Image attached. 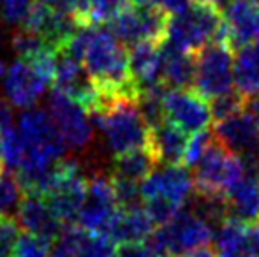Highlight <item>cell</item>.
<instances>
[{"mask_svg": "<svg viewBox=\"0 0 259 257\" xmlns=\"http://www.w3.org/2000/svg\"><path fill=\"white\" fill-rule=\"evenodd\" d=\"M83 233H85V229H81L78 224H64L60 233L50 243V257H76Z\"/></svg>", "mask_w": 259, "mask_h": 257, "instance_id": "83f0119b", "label": "cell"}, {"mask_svg": "<svg viewBox=\"0 0 259 257\" xmlns=\"http://www.w3.org/2000/svg\"><path fill=\"white\" fill-rule=\"evenodd\" d=\"M53 88L76 100L89 113L99 106V90L92 76L87 72L81 60L65 52H57Z\"/></svg>", "mask_w": 259, "mask_h": 257, "instance_id": "7c38bea8", "label": "cell"}, {"mask_svg": "<svg viewBox=\"0 0 259 257\" xmlns=\"http://www.w3.org/2000/svg\"><path fill=\"white\" fill-rule=\"evenodd\" d=\"M213 134L226 150L242 157L247 171L259 175V117L242 108L215 122Z\"/></svg>", "mask_w": 259, "mask_h": 257, "instance_id": "52a82bcc", "label": "cell"}, {"mask_svg": "<svg viewBox=\"0 0 259 257\" xmlns=\"http://www.w3.org/2000/svg\"><path fill=\"white\" fill-rule=\"evenodd\" d=\"M50 243L52 241L41 236L23 233L18 236L13 257H50Z\"/></svg>", "mask_w": 259, "mask_h": 257, "instance_id": "1f68e13d", "label": "cell"}, {"mask_svg": "<svg viewBox=\"0 0 259 257\" xmlns=\"http://www.w3.org/2000/svg\"><path fill=\"white\" fill-rule=\"evenodd\" d=\"M115 241L106 233H90L85 231L79 240L76 257H115Z\"/></svg>", "mask_w": 259, "mask_h": 257, "instance_id": "f1b7e54d", "label": "cell"}, {"mask_svg": "<svg viewBox=\"0 0 259 257\" xmlns=\"http://www.w3.org/2000/svg\"><path fill=\"white\" fill-rule=\"evenodd\" d=\"M0 219H2V215H0Z\"/></svg>", "mask_w": 259, "mask_h": 257, "instance_id": "7bdbcfd3", "label": "cell"}, {"mask_svg": "<svg viewBox=\"0 0 259 257\" xmlns=\"http://www.w3.org/2000/svg\"><path fill=\"white\" fill-rule=\"evenodd\" d=\"M222 13L210 4L191 2L167 16L162 41L196 53L213 41H222Z\"/></svg>", "mask_w": 259, "mask_h": 257, "instance_id": "3957f363", "label": "cell"}, {"mask_svg": "<svg viewBox=\"0 0 259 257\" xmlns=\"http://www.w3.org/2000/svg\"><path fill=\"white\" fill-rule=\"evenodd\" d=\"M0 162L9 171H18L25 155V141L20 132L9 129L6 132H0Z\"/></svg>", "mask_w": 259, "mask_h": 257, "instance_id": "4316f807", "label": "cell"}, {"mask_svg": "<svg viewBox=\"0 0 259 257\" xmlns=\"http://www.w3.org/2000/svg\"><path fill=\"white\" fill-rule=\"evenodd\" d=\"M45 48H52V46L41 35L34 34V32L20 28V30L13 34V49L16 52L18 59L28 60L34 55H37L39 52H42Z\"/></svg>", "mask_w": 259, "mask_h": 257, "instance_id": "f546056e", "label": "cell"}, {"mask_svg": "<svg viewBox=\"0 0 259 257\" xmlns=\"http://www.w3.org/2000/svg\"><path fill=\"white\" fill-rule=\"evenodd\" d=\"M6 72H7V67H6V62H4L2 59H0V79L6 76Z\"/></svg>", "mask_w": 259, "mask_h": 257, "instance_id": "ab89813d", "label": "cell"}, {"mask_svg": "<svg viewBox=\"0 0 259 257\" xmlns=\"http://www.w3.org/2000/svg\"><path fill=\"white\" fill-rule=\"evenodd\" d=\"M58 52H65L81 60L99 90V106L120 97L138 99V86L129 71L127 49L108 27L79 25Z\"/></svg>", "mask_w": 259, "mask_h": 257, "instance_id": "6da1fadb", "label": "cell"}, {"mask_svg": "<svg viewBox=\"0 0 259 257\" xmlns=\"http://www.w3.org/2000/svg\"><path fill=\"white\" fill-rule=\"evenodd\" d=\"M42 2L45 6L52 7L55 11H60V13H67L74 18L76 11H78V6H79V0H39Z\"/></svg>", "mask_w": 259, "mask_h": 257, "instance_id": "8d00e7d4", "label": "cell"}, {"mask_svg": "<svg viewBox=\"0 0 259 257\" xmlns=\"http://www.w3.org/2000/svg\"><path fill=\"white\" fill-rule=\"evenodd\" d=\"M155 161L148 148H136V150L125 151L122 155H116L111 168V176L122 180H131V182L140 183L152 169L155 168Z\"/></svg>", "mask_w": 259, "mask_h": 257, "instance_id": "cb8c5ba5", "label": "cell"}, {"mask_svg": "<svg viewBox=\"0 0 259 257\" xmlns=\"http://www.w3.org/2000/svg\"><path fill=\"white\" fill-rule=\"evenodd\" d=\"M154 229L155 222L147 210L141 208L140 204L131 208H118L106 234L115 243H136V241L148 240Z\"/></svg>", "mask_w": 259, "mask_h": 257, "instance_id": "ffe728a7", "label": "cell"}, {"mask_svg": "<svg viewBox=\"0 0 259 257\" xmlns=\"http://www.w3.org/2000/svg\"><path fill=\"white\" fill-rule=\"evenodd\" d=\"M129 71L134 85L140 90L162 83V41H141L129 48Z\"/></svg>", "mask_w": 259, "mask_h": 257, "instance_id": "ac0fdd59", "label": "cell"}, {"mask_svg": "<svg viewBox=\"0 0 259 257\" xmlns=\"http://www.w3.org/2000/svg\"><path fill=\"white\" fill-rule=\"evenodd\" d=\"M213 141H215V134L208 129L192 132V136L189 137V141H187V148H185L184 164L187 166V168H192Z\"/></svg>", "mask_w": 259, "mask_h": 257, "instance_id": "d6a6232c", "label": "cell"}, {"mask_svg": "<svg viewBox=\"0 0 259 257\" xmlns=\"http://www.w3.org/2000/svg\"><path fill=\"white\" fill-rule=\"evenodd\" d=\"M235 53L229 44L213 41L194 53V90L205 99H213L235 86L233 81Z\"/></svg>", "mask_w": 259, "mask_h": 257, "instance_id": "8992f818", "label": "cell"}, {"mask_svg": "<svg viewBox=\"0 0 259 257\" xmlns=\"http://www.w3.org/2000/svg\"><path fill=\"white\" fill-rule=\"evenodd\" d=\"M20 236V226L13 217L0 219V257H13L14 245Z\"/></svg>", "mask_w": 259, "mask_h": 257, "instance_id": "836d02e7", "label": "cell"}, {"mask_svg": "<svg viewBox=\"0 0 259 257\" xmlns=\"http://www.w3.org/2000/svg\"><path fill=\"white\" fill-rule=\"evenodd\" d=\"M14 219H16L20 229H23L25 233L35 234V236H41L50 241L60 233L62 226H64L60 219L53 213V210L50 208L48 201L42 195L30 192H25Z\"/></svg>", "mask_w": 259, "mask_h": 257, "instance_id": "2e32d148", "label": "cell"}, {"mask_svg": "<svg viewBox=\"0 0 259 257\" xmlns=\"http://www.w3.org/2000/svg\"><path fill=\"white\" fill-rule=\"evenodd\" d=\"M178 257H217V252L211 250L210 247H201V248H196V250L185 252V254Z\"/></svg>", "mask_w": 259, "mask_h": 257, "instance_id": "f35d334b", "label": "cell"}, {"mask_svg": "<svg viewBox=\"0 0 259 257\" xmlns=\"http://www.w3.org/2000/svg\"><path fill=\"white\" fill-rule=\"evenodd\" d=\"M160 79L167 88H189L194 85V53L162 41Z\"/></svg>", "mask_w": 259, "mask_h": 257, "instance_id": "44dd1931", "label": "cell"}, {"mask_svg": "<svg viewBox=\"0 0 259 257\" xmlns=\"http://www.w3.org/2000/svg\"><path fill=\"white\" fill-rule=\"evenodd\" d=\"M4 171V166H2V162H0V173H2Z\"/></svg>", "mask_w": 259, "mask_h": 257, "instance_id": "60d3db41", "label": "cell"}, {"mask_svg": "<svg viewBox=\"0 0 259 257\" xmlns=\"http://www.w3.org/2000/svg\"><path fill=\"white\" fill-rule=\"evenodd\" d=\"M140 192L143 201L166 199L180 208H185L194 195V180L184 166L162 164L160 168H154L141 180Z\"/></svg>", "mask_w": 259, "mask_h": 257, "instance_id": "8fae6325", "label": "cell"}, {"mask_svg": "<svg viewBox=\"0 0 259 257\" xmlns=\"http://www.w3.org/2000/svg\"><path fill=\"white\" fill-rule=\"evenodd\" d=\"M233 81L243 97L259 93V48L256 42L236 48L233 59Z\"/></svg>", "mask_w": 259, "mask_h": 257, "instance_id": "603a6c76", "label": "cell"}, {"mask_svg": "<svg viewBox=\"0 0 259 257\" xmlns=\"http://www.w3.org/2000/svg\"><path fill=\"white\" fill-rule=\"evenodd\" d=\"M167 13L155 6H127L106 23L113 35L123 46L141 41H162L166 34Z\"/></svg>", "mask_w": 259, "mask_h": 257, "instance_id": "ba28073f", "label": "cell"}, {"mask_svg": "<svg viewBox=\"0 0 259 257\" xmlns=\"http://www.w3.org/2000/svg\"><path fill=\"white\" fill-rule=\"evenodd\" d=\"M32 0H0V13L9 25H20Z\"/></svg>", "mask_w": 259, "mask_h": 257, "instance_id": "e575fe53", "label": "cell"}, {"mask_svg": "<svg viewBox=\"0 0 259 257\" xmlns=\"http://www.w3.org/2000/svg\"><path fill=\"white\" fill-rule=\"evenodd\" d=\"M23 195L25 190L18 180L16 173L4 169L0 173V215L14 219Z\"/></svg>", "mask_w": 259, "mask_h": 257, "instance_id": "484cf974", "label": "cell"}, {"mask_svg": "<svg viewBox=\"0 0 259 257\" xmlns=\"http://www.w3.org/2000/svg\"><path fill=\"white\" fill-rule=\"evenodd\" d=\"M20 134L28 146L50 153L53 159H62L67 151V144L58 134L50 113L28 108L20 117Z\"/></svg>", "mask_w": 259, "mask_h": 257, "instance_id": "9a60e30c", "label": "cell"}, {"mask_svg": "<svg viewBox=\"0 0 259 257\" xmlns=\"http://www.w3.org/2000/svg\"><path fill=\"white\" fill-rule=\"evenodd\" d=\"M48 113L67 148L83 150L94 137V122L90 113L65 93L52 90L48 99Z\"/></svg>", "mask_w": 259, "mask_h": 257, "instance_id": "9c48e42d", "label": "cell"}, {"mask_svg": "<svg viewBox=\"0 0 259 257\" xmlns=\"http://www.w3.org/2000/svg\"><path fill=\"white\" fill-rule=\"evenodd\" d=\"M164 115L167 122L187 134L206 129L211 120L208 99L189 88L167 90L164 95Z\"/></svg>", "mask_w": 259, "mask_h": 257, "instance_id": "4fadbf2b", "label": "cell"}, {"mask_svg": "<svg viewBox=\"0 0 259 257\" xmlns=\"http://www.w3.org/2000/svg\"><path fill=\"white\" fill-rule=\"evenodd\" d=\"M243 99L245 97L238 92V90H229L224 92L221 95L210 99V113H211V120H222V118L229 117V115L236 113L243 108Z\"/></svg>", "mask_w": 259, "mask_h": 257, "instance_id": "4dcf8cb0", "label": "cell"}, {"mask_svg": "<svg viewBox=\"0 0 259 257\" xmlns=\"http://www.w3.org/2000/svg\"><path fill=\"white\" fill-rule=\"evenodd\" d=\"M221 11L226 42L233 49L250 44L259 37V4L250 0H229Z\"/></svg>", "mask_w": 259, "mask_h": 257, "instance_id": "5bb4252c", "label": "cell"}, {"mask_svg": "<svg viewBox=\"0 0 259 257\" xmlns=\"http://www.w3.org/2000/svg\"><path fill=\"white\" fill-rule=\"evenodd\" d=\"M115 257H166L160 252H157L150 243L136 241V243H120L116 248Z\"/></svg>", "mask_w": 259, "mask_h": 257, "instance_id": "d590c367", "label": "cell"}, {"mask_svg": "<svg viewBox=\"0 0 259 257\" xmlns=\"http://www.w3.org/2000/svg\"><path fill=\"white\" fill-rule=\"evenodd\" d=\"M187 141V132L167 120L148 127L147 148L155 164H184Z\"/></svg>", "mask_w": 259, "mask_h": 257, "instance_id": "e0dca14e", "label": "cell"}, {"mask_svg": "<svg viewBox=\"0 0 259 257\" xmlns=\"http://www.w3.org/2000/svg\"><path fill=\"white\" fill-rule=\"evenodd\" d=\"M118 208L111 176L94 173L87 180V195L79 208L76 224L90 233H106Z\"/></svg>", "mask_w": 259, "mask_h": 257, "instance_id": "30bf717a", "label": "cell"}, {"mask_svg": "<svg viewBox=\"0 0 259 257\" xmlns=\"http://www.w3.org/2000/svg\"><path fill=\"white\" fill-rule=\"evenodd\" d=\"M213 233L215 227L199 213L191 208H182L173 220L154 229L148 243L162 255L178 257L185 252L208 247L213 240Z\"/></svg>", "mask_w": 259, "mask_h": 257, "instance_id": "277c9868", "label": "cell"}, {"mask_svg": "<svg viewBox=\"0 0 259 257\" xmlns=\"http://www.w3.org/2000/svg\"><path fill=\"white\" fill-rule=\"evenodd\" d=\"M133 0H83L78 25H106Z\"/></svg>", "mask_w": 259, "mask_h": 257, "instance_id": "d4e9b609", "label": "cell"}, {"mask_svg": "<svg viewBox=\"0 0 259 257\" xmlns=\"http://www.w3.org/2000/svg\"><path fill=\"white\" fill-rule=\"evenodd\" d=\"M94 124L103 132L106 146L113 155L147 146L148 125L145 124L136 99H113L90 113Z\"/></svg>", "mask_w": 259, "mask_h": 257, "instance_id": "7a4b0ae2", "label": "cell"}, {"mask_svg": "<svg viewBox=\"0 0 259 257\" xmlns=\"http://www.w3.org/2000/svg\"><path fill=\"white\" fill-rule=\"evenodd\" d=\"M250 2H254V4H259V0H250Z\"/></svg>", "mask_w": 259, "mask_h": 257, "instance_id": "b9f144b4", "label": "cell"}, {"mask_svg": "<svg viewBox=\"0 0 259 257\" xmlns=\"http://www.w3.org/2000/svg\"><path fill=\"white\" fill-rule=\"evenodd\" d=\"M13 127V111L6 99H0V132H6Z\"/></svg>", "mask_w": 259, "mask_h": 257, "instance_id": "74e56055", "label": "cell"}, {"mask_svg": "<svg viewBox=\"0 0 259 257\" xmlns=\"http://www.w3.org/2000/svg\"><path fill=\"white\" fill-rule=\"evenodd\" d=\"M229 206V215L238 219L254 220L259 217V175L247 171L245 176L236 185H233L226 194Z\"/></svg>", "mask_w": 259, "mask_h": 257, "instance_id": "7402d4cb", "label": "cell"}, {"mask_svg": "<svg viewBox=\"0 0 259 257\" xmlns=\"http://www.w3.org/2000/svg\"><path fill=\"white\" fill-rule=\"evenodd\" d=\"M0 136H2V134H0Z\"/></svg>", "mask_w": 259, "mask_h": 257, "instance_id": "ee69618b", "label": "cell"}, {"mask_svg": "<svg viewBox=\"0 0 259 257\" xmlns=\"http://www.w3.org/2000/svg\"><path fill=\"white\" fill-rule=\"evenodd\" d=\"M4 88H6L7 100L13 106L20 108V110H28V108L35 106L39 97L46 90V85L32 72L27 62L18 59L7 69Z\"/></svg>", "mask_w": 259, "mask_h": 257, "instance_id": "d6986e66", "label": "cell"}, {"mask_svg": "<svg viewBox=\"0 0 259 257\" xmlns=\"http://www.w3.org/2000/svg\"><path fill=\"white\" fill-rule=\"evenodd\" d=\"M192 168L194 192L203 195H226L247 173L242 157L226 150L217 137Z\"/></svg>", "mask_w": 259, "mask_h": 257, "instance_id": "5b68a950", "label": "cell"}]
</instances>
